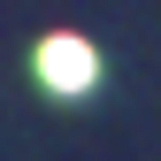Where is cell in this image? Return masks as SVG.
Segmentation results:
<instances>
[{
  "label": "cell",
  "mask_w": 161,
  "mask_h": 161,
  "mask_svg": "<svg viewBox=\"0 0 161 161\" xmlns=\"http://www.w3.org/2000/svg\"><path fill=\"white\" fill-rule=\"evenodd\" d=\"M38 77H46L54 92H85L92 77H100V62H92V46H85V38H69V31H54L46 46H38Z\"/></svg>",
  "instance_id": "6da1fadb"
}]
</instances>
